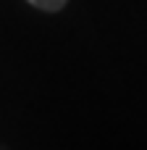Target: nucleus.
<instances>
[{
  "label": "nucleus",
  "mask_w": 147,
  "mask_h": 150,
  "mask_svg": "<svg viewBox=\"0 0 147 150\" xmlns=\"http://www.w3.org/2000/svg\"><path fill=\"white\" fill-rule=\"evenodd\" d=\"M34 8H39V11H60L68 0H29Z\"/></svg>",
  "instance_id": "nucleus-1"
}]
</instances>
